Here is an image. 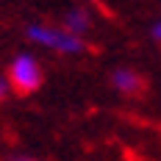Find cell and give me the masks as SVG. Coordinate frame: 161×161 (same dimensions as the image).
<instances>
[{"mask_svg": "<svg viewBox=\"0 0 161 161\" xmlns=\"http://www.w3.org/2000/svg\"><path fill=\"white\" fill-rule=\"evenodd\" d=\"M28 39H33V42H39V45H45L50 50H56V53H69V56H75V53L83 50L80 36L64 31V28H50V25H31L28 28Z\"/></svg>", "mask_w": 161, "mask_h": 161, "instance_id": "cell-1", "label": "cell"}, {"mask_svg": "<svg viewBox=\"0 0 161 161\" xmlns=\"http://www.w3.org/2000/svg\"><path fill=\"white\" fill-rule=\"evenodd\" d=\"M8 80H11V86L19 89V92H33V89H39V83H42L39 61H36L33 56H28V53L17 56L14 61H11V69H8Z\"/></svg>", "mask_w": 161, "mask_h": 161, "instance_id": "cell-2", "label": "cell"}, {"mask_svg": "<svg viewBox=\"0 0 161 161\" xmlns=\"http://www.w3.org/2000/svg\"><path fill=\"white\" fill-rule=\"evenodd\" d=\"M111 83L119 89V92H125V95H133L136 89H139V75L133 72V69H114V75H111Z\"/></svg>", "mask_w": 161, "mask_h": 161, "instance_id": "cell-3", "label": "cell"}, {"mask_svg": "<svg viewBox=\"0 0 161 161\" xmlns=\"http://www.w3.org/2000/svg\"><path fill=\"white\" fill-rule=\"evenodd\" d=\"M86 28H89V17H86V11L75 8V11H69V14L64 17V31L75 33V36H80Z\"/></svg>", "mask_w": 161, "mask_h": 161, "instance_id": "cell-4", "label": "cell"}, {"mask_svg": "<svg viewBox=\"0 0 161 161\" xmlns=\"http://www.w3.org/2000/svg\"><path fill=\"white\" fill-rule=\"evenodd\" d=\"M11 89H14V86H11V80L0 75V100H3V97H8V92H11Z\"/></svg>", "mask_w": 161, "mask_h": 161, "instance_id": "cell-5", "label": "cell"}, {"mask_svg": "<svg viewBox=\"0 0 161 161\" xmlns=\"http://www.w3.org/2000/svg\"><path fill=\"white\" fill-rule=\"evenodd\" d=\"M11 161H39V158H33V156H11Z\"/></svg>", "mask_w": 161, "mask_h": 161, "instance_id": "cell-6", "label": "cell"}, {"mask_svg": "<svg viewBox=\"0 0 161 161\" xmlns=\"http://www.w3.org/2000/svg\"><path fill=\"white\" fill-rule=\"evenodd\" d=\"M153 36L161 42V22H156V25H153Z\"/></svg>", "mask_w": 161, "mask_h": 161, "instance_id": "cell-7", "label": "cell"}]
</instances>
